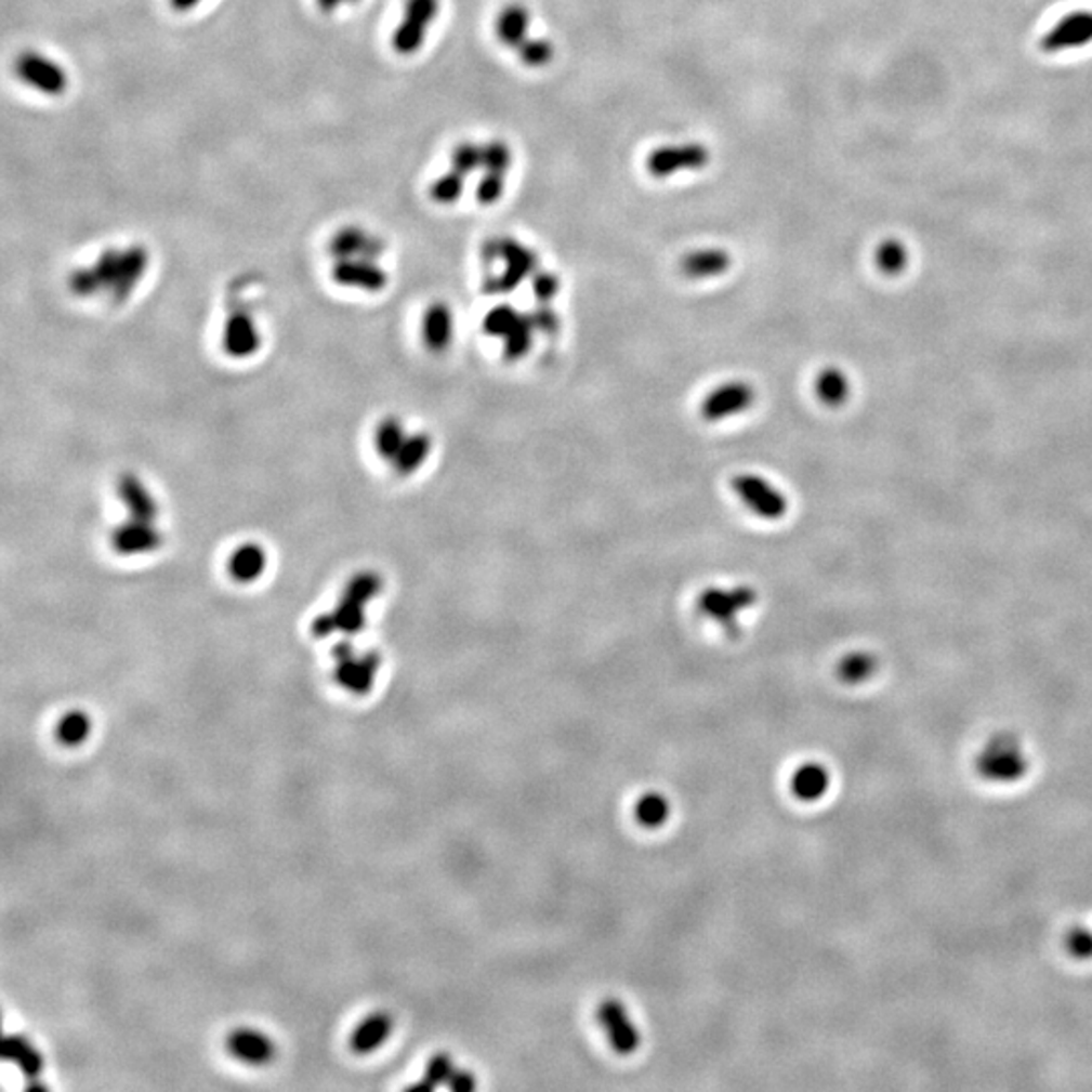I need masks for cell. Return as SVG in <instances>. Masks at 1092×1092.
<instances>
[{
  "instance_id": "13",
  "label": "cell",
  "mask_w": 1092,
  "mask_h": 1092,
  "mask_svg": "<svg viewBox=\"0 0 1092 1092\" xmlns=\"http://www.w3.org/2000/svg\"><path fill=\"white\" fill-rule=\"evenodd\" d=\"M385 251V241L360 227H344L330 239V253L337 260H372L377 262Z\"/></svg>"
},
{
  "instance_id": "29",
  "label": "cell",
  "mask_w": 1092,
  "mask_h": 1092,
  "mask_svg": "<svg viewBox=\"0 0 1092 1092\" xmlns=\"http://www.w3.org/2000/svg\"><path fill=\"white\" fill-rule=\"evenodd\" d=\"M407 439V431L403 427L397 417H386L379 427H377V433H374V446H377V453L386 460V462H393L397 458V453L400 451V447L405 444Z\"/></svg>"
},
{
  "instance_id": "38",
  "label": "cell",
  "mask_w": 1092,
  "mask_h": 1092,
  "mask_svg": "<svg viewBox=\"0 0 1092 1092\" xmlns=\"http://www.w3.org/2000/svg\"><path fill=\"white\" fill-rule=\"evenodd\" d=\"M463 174L456 169L449 170L442 179H437L430 188L431 199L439 205H453L462 197Z\"/></svg>"
},
{
  "instance_id": "39",
  "label": "cell",
  "mask_w": 1092,
  "mask_h": 1092,
  "mask_svg": "<svg viewBox=\"0 0 1092 1092\" xmlns=\"http://www.w3.org/2000/svg\"><path fill=\"white\" fill-rule=\"evenodd\" d=\"M510 165H512V153H510L506 142L492 140L486 146H482V169L484 172L506 174Z\"/></svg>"
},
{
  "instance_id": "8",
  "label": "cell",
  "mask_w": 1092,
  "mask_h": 1092,
  "mask_svg": "<svg viewBox=\"0 0 1092 1092\" xmlns=\"http://www.w3.org/2000/svg\"><path fill=\"white\" fill-rule=\"evenodd\" d=\"M1092 43V11H1073L1056 21L1040 39V49L1048 55L1075 51Z\"/></svg>"
},
{
  "instance_id": "48",
  "label": "cell",
  "mask_w": 1092,
  "mask_h": 1092,
  "mask_svg": "<svg viewBox=\"0 0 1092 1092\" xmlns=\"http://www.w3.org/2000/svg\"><path fill=\"white\" fill-rule=\"evenodd\" d=\"M447 1087H449L451 1091L456 1092L474 1091L477 1087L476 1077H474V1073H470V1070H460V1068H456V1073H453V1077L449 1078Z\"/></svg>"
},
{
  "instance_id": "11",
  "label": "cell",
  "mask_w": 1092,
  "mask_h": 1092,
  "mask_svg": "<svg viewBox=\"0 0 1092 1092\" xmlns=\"http://www.w3.org/2000/svg\"><path fill=\"white\" fill-rule=\"evenodd\" d=\"M165 544V535L156 528L155 523L128 521L111 530L109 547L120 556H140L158 551Z\"/></svg>"
},
{
  "instance_id": "15",
  "label": "cell",
  "mask_w": 1092,
  "mask_h": 1092,
  "mask_svg": "<svg viewBox=\"0 0 1092 1092\" xmlns=\"http://www.w3.org/2000/svg\"><path fill=\"white\" fill-rule=\"evenodd\" d=\"M148 262H150V255L148 251L142 246L128 247L126 251H122V260H120V267H118V274H116V279L111 284L108 293L111 298L114 304H122L126 302L140 284V279L146 274L148 269Z\"/></svg>"
},
{
  "instance_id": "9",
  "label": "cell",
  "mask_w": 1092,
  "mask_h": 1092,
  "mask_svg": "<svg viewBox=\"0 0 1092 1092\" xmlns=\"http://www.w3.org/2000/svg\"><path fill=\"white\" fill-rule=\"evenodd\" d=\"M597 1022L607 1034L609 1047L621 1056H630L637 1052L642 1044V1036L637 1026L631 1022L628 1008L619 1000H605L597 1008Z\"/></svg>"
},
{
  "instance_id": "49",
  "label": "cell",
  "mask_w": 1092,
  "mask_h": 1092,
  "mask_svg": "<svg viewBox=\"0 0 1092 1092\" xmlns=\"http://www.w3.org/2000/svg\"><path fill=\"white\" fill-rule=\"evenodd\" d=\"M334 631H339L334 614H323V616H318L314 619V621H312V633H314L316 637H328V635H332Z\"/></svg>"
},
{
  "instance_id": "1",
  "label": "cell",
  "mask_w": 1092,
  "mask_h": 1092,
  "mask_svg": "<svg viewBox=\"0 0 1092 1092\" xmlns=\"http://www.w3.org/2000/svg\"><path fill=\"white\" fill-rule=\"evenodd\" d=\"M973 769L985 784L1014 785L1028 775L1030 756L1014 733H998L985 740Z\"/></svg>"
},
{
  "instance_id": "16",
  "label": "cell",
  "mask_w": 1092,
  "mask_h": 1092,
  "mask_svg": "<svg viewBox=\"0 0 1092 1092\" xmlns=\"http://www.w3.org/2000/svg\"><path fill=\"white\" fill-rule=\"evenodd\" d=\"M118 496L122 500L123 506L128 510L132 521L142 523H156L158 518V504L155 496L146 488V484L136 474H122L118 479Z\"/></svg>"
},
{
  "instance_id": "18",
  "label": "cell",
  "mask_w": 1092,
  "mask_h": 1092,
  "mask_svg": "<svg viewBox=\"0 0 1092 1092\" xmlns=\"http://www.w3.org/2000/svg\"><path fill=\"white\" fill-rule=\"evenodd\" d=\"M830 771L816 761H807L791 775V793L803 803H816L830 791Z\"/></svg>"
},
{
  "instance_id": "26",
  "label": "cell",
  "mask_w": 1092,
  "mask_h": 1092,
  "mask_svg": "<svg viewBox=\"0 0 1092 1092\" xmlns=\"http://www.w3.org/2000/svg\"><path fill=\"white\" fill-rule=\"evenodd\" d=\"M878 672V658L870 652H850L836 663V676L847 686L864 684Z\"/></svg>"
},
{
  "instance_id": "3",
  "label": "cell",
  "mask_w": 1092,
  "mask_h": 1092,
  "mask_svg": "<svg viewBox=\"0 0 1092 1092\" xmlns=\"http://www.w3.org/2000/svg\"><path fill=\"white\" fill-rule=\"evenodd\" d=\"M500 260L506 263V269L500 276L486 277L484 281V292L490 295L510 293L516 290L526 277L535 276L539 272V255L530 247L523 246L512 237H500Z\"/></svg>"
},
{
  "instance_id": "7",
  "label": "cell",
  "mask_w": 1092,
  "mask_h": 1092,
  "mask_svg": "<svg viewBox=\"0 0 1092 1092\" xmlns=\"http://www.w3.org/2000/svg\"><path fill=\"white\" fill-rule=\"evenodd\" d=\"M710 160V153L702 144H670L660 146L652 155L647 156V170L656 179L672 176L682 170L705 169Z\"/></svg>"
},
{
  "instance_id": "14",
  "label": "cell",
  "mask_w": 1092,
  "mask_h": 1092,
  "mask_svg": "<svg viewBox=\"0 0 1092 1092\" xmlns=\"http://www.w3.org/2000/svg\"><path fill=\"white\" fill-rule=\"evenodd\" d=\"M221 344L232 358H249L260 351L262 334L249 314L237 312L225 323Z\"/></svg>"
},
{
  "instance_id": "25",
  "label": "cell",
  "mask_w": 1092,
  "mask_h": 1092,
  "mask_svg": "<svg viewBox=\"0 0 1092 1092\" xmlns=\"http://www.w3.org/2000/svg\"><path fill=\"white\" fill-rule=\"evenodd\" d=\"M431 446H433V442H431L430 433H425V431L407 435L397 458L391 462L395 472L399 476H411L430 458Z\"/></svg>"
},
{
  "instance_id": "44",
  "label": "cell",
  "mask_w": 1092,
  "mask_h": 1092,
  "mask_svg": "<svg viewBox=\"0 0 1092 1092\" xmlns=\"http://www.w3.org/2000/svg\"><path fill=\"white\" fill-rule=\"evenodd\" d=\"M504 183L506 174H496V172H484L479 185H477L476 197L482 205H494L504 195Z\"/></svg>"
},
{
  "instance_id": "6",
  "label": "cell",
  "mask_w": 1092,
  "mask_h": 1092,
  "mask_svg": "<svg viewBox=\"0 0 1092 1092\" xmlns=\"http://www.w3.org/2000/svg\"><path fill=\"white\" fill-rule=\"evenodd\" d=\"M16 76L37 92L47 95H62L67 90V74L60 63L49 60L41 53L25 51L18 55L15 63Z\"/></svg>"
},
{
  "instance_id": "27",
  "label": "cell",
  "mask_w": 1092,
  "mask_h": 1092,
  "mask_svg": "<svg viewBox=\"0 0 1092 1092\" xmlns=\"http://www.w3.org/2000/svg\"><path fill=\"white\" fill-rule=\"evenodd\" d=\"M816 395L817 399L828 407L844 405L850 397V381H847L846 372L836 369V367L821 370L816 379Z\"/></svg>"
},
{
  "instance_id": "23",
  "label": "cell",
  "mask_w": 1092,
  "mask_h": 1092,
  "mask_svg": "<svg viewBox=\"0 0 1092 1092\" xmlns=\"http://www.w3.org/2000/svg\"><path fill=\"white\" fill-rule=\"evenodd\" d=\"M393 1022L386 1014H372L358 1024V1028L351 1036V1048L358 1054H369L383 1047L386 1038L391 1036Z\"/></svg>"
},
{
  "instance_id": "33",
  "label": "cell",
  "mask_w": 1092,
  "mask_h": 1092,
  "mask_svg": "<svg viewBox=\"0 0 1092 1092\" xmlns=\"http://www.w3.org/2000/svg\"><path fill=\"white\" fill-rule=\"evenodd\" d=\"M456 1073V1064L451 1061V1056L446 1054V1052H439L431 1058L427 1068H425V1077L423 1080H419L413 1087H409V1091L419 1092H431L435 1091L437 1087H444L449 1082V1078L453 1077Z\"/></svg>"
},
{
  "instance_id": "47",
  "label": "cell",
  "mask_w": 1092,
  "mask_h": 1092,
  "mask_svg": "<svg viewBox=\"0 0 1092 1092\" xmlns=\"http://www.w3.org/2000/svg\"><path fill=\"white\" fill-rule=\"evenodd\" d=\"M558 290H561V281L553 272H537L532 276V292L539 298V302L549 304Z\"/></svg>"
},
{
  "instance_id": "43",
  "label": "cell",
  "mask_w": 1092,
  "mask_h": 1092,
  "mask_svg": "<svg viewBox=\"0 0 1092 1092\" xmlns=\"http://www.w3.org/2000/svg\"><path fill=\"white\" fill-rule=\"evenodd\" d=\"M451 162L453 169L462 172L463 176L474 172L482 167V146H477L474 142H463L453 150Z\"/></svg>"
},
{
  "instance_id": "22",
  "label": "cell",
  "mask_w": 1092,
  "mask_h": 1092,
  "mask_svg": "<svg viewBox=\"0 0 1092 1092\" xmlns=\"http://www.w3.org/2000/svg\"><path fill=\"white\" fill-rule=\"evenodd\" d=\"M530 15L523 4H508L496 18V35L502 45L518 49L528 39Z\"/></svg>"
},
{
  "instance_id": "5",
  "label": "cell",
  "mask_w": 1092,
  "mask_h": 1092,
  "mask_svg": "<svg viewBox=\"0 0 1092 1092\" xmlns=\"http://www.w3.org/2000/svg\"><path fill=\"white\" fill-rule=\"evenodd\" d=\"M439 13V0H407L405 16L393 35V49L400 55H413L423 43L431 21Z\"/></svg>"
},
{
  "instance_id": "12",
  "label": "cell",
  "mask_w": 1092,
  "mask_h": 1092,
  "mask_svg": "<svg viewBox=\"0 0 1092 1092\" xmlns=\"http://www.w3.org/2000/svg\"><path fill=\"white\" fill-rule=\"evenodd\" d=\"M332 279L344 288H356L365 292H383L389 284V276L383 267L372 260H337L332 267Z\"/></svg>"
},
{
  "instance_id": "50",
  "label": "cell",
  "mask_w": 1092,
  "mask_h": 1092,
  "mask_svg": "<svg viewBox=\"0 0 1092 1092\" xmlns=\"http://www.w3.org/2000/svg\"><path fill=\"white\" fill-rule=\"evenodd\" d=\"M316 2H318L320 11H324V13H334V11H337L339 6H342V4H346V2H354V0H316Z\"/></svg>"
},
{
  "instance_id": "34",
  "label": "cell",
  "mask_w": 1092,
  "mask_h": 1092,
  "mask_svg": "<svg viewBox=\"0 0 1092 1092\" xmlns=\"http://www.w3.org/2000/svg\"><path fill=\"white\" fill-rule=\"evenodd\" d=\"M908 263L907 247L898 239H886L877 249L878 269L886 276H898L905 272Z\"/></svg>"
},
{
  "instance_id": "30",
  "label": "cell",
  "mask_w": 1092,
  "mask_h": 1092,
  "mask_svg": "<svg viewBox=\"0 0 1092 1092\" xmlns=\"http://www.w3.org/2000/svg\"><path fill=\"white\" fill-rule=\"evenodd\" d=\"M535 326H532V320L528 314H523V318L518 320V324L508 332L504 337V351H502V356L506 363H516V360H523L526 354L530 353L532 348V340H535Z\"/></svg>"
},
{
  "instance_id": "37",
  "label": "cell",
  "mask_w": 1092,
  "mask_h": 1092,
  "mask_svg": "<svg viewBox=\"0 0 1092 1092\" xmlns=\"http://www.w3.org/2000/svg\"><path fill=\"white\" fill-rule=\"evenodd\" d=\"M1062 949L1075 961H1091L1092 929L1089 926H1070L1062 937Z\"/></svg>"
},
{
  "instance_id": "24",
  "label": "cell",
  "mask_w": 1092,
  "mask_h": 1092,
  "mask_svg": "<svg viewBox=\"0 0 1092 1092\" xmlns=\"http://www.w3.org/2000/svg\"><path fill=\"white\" fill-rule=\"evenodd\" d=\"M2 1058L6 1062H15L21 1068V1073L29 1080H37L43 1070V1056L39 1050L32 1047L31 1042L23 1036H6L2 1044Z\"/></svg>"
},
{
  "instance_id": "20",
  "label": "cell",
  "mask_w": 1092,
  "mask_h": 1092,
  "mask_svg": "<svg viewBox=\"0 0 1092 1092\" xmlns=\"http://www.w3.org/2000/svg\"><path fill=\"white\" fill-rule=\"evenodd\" d=\"M227 1047L235 1058H239L246 1064H253V1066L267 1064L274 1056V1044L262 1031L246 1030V1028L235 1030L227 1040Z\"/></svg>"
},
{
  "instance_id": "35",
  "label": "cell",
  "mask_w": 1092,
  "mask_h": 1092,
  "mask_svg": "<svg viewBox=\"0 0 1092 1092\" xmlns=\"http://www.w3.org/2000/svg\"><path fill=\"white\" fill-rule=\"evenodd\" d=\"M523 318L521 312L508 306V304H500L496 308L490 310L486 316H484V323H482V330L484 334L492 337V339H504L508 332L518 324V320Z\"/></svg>"
},
{
  "instance_id": "21",
  "label": "cell",
  "mask_w": 1092,
  "mask_h": 1092,
  "mask_svg": "<svg viewBox=\"0 0 1092 1092\" xmlns=\"http://www.w3.org/2000/svg\"><path fill=\"white\" fill-rule=\"evenodd\" d=\"M731 255L724 249H698L680 262L682 274L690 279L723 276L731 269Z\"/></svg>"
},
{
  "instance_id": "41",
  "label": "cell",
  "mask_w": 1092,
  "mask_h": 1092,
  "mask_svg": "<svg viewBox=\"0 0 1092 1092\" xmlns=\"http://www.w3.org/2000/svg\"><path fill=\"white\" fill-rule=\"evenodd\" d=\"M379 666H381V656L377 652H367L363 656H358V672H356V686H354V693L358 696L363 694H369L372 684H374V676L379 672Z\"/></svg>"
},
{
  "instance_id": "10",
  "label": "cell",
  "mask_w": 1092,
  "mask_h": 1092,
  "mask_svg": "<svg viewBox=\"0 0 1092 1092\" xmlns=\"http://www.w3.org/2000/svg\"><path fill=\"white\" fill-rule=\"evenodd\" d=\"M754 399L756 395L753 386L745 381H731L708 393L700 405V416L708 423H716L728 417L739 416L742 411H749L753 407Z\"/></svg>"
},
{
  "instance_id": "36",
  "label": "cell",
  "mask_w": 1092,
  "mask_h": 1092,
  "mask_svg": "<svg viewBox=\"0 0 1092 1092\" xmlns=\"http://www.w3.org/2000/svg\"><path fill=\"white\" fill-rule=\"evenodd\" d=\"M334 614V619H337V626H339V631L346 633V635H356L360 631L365 630V623H367V616H365V605L356 603L353 600H346L342 597L337 609L332 611Z\"/></svg>"
},
{
  "instance_id": "42",
  "label": "cell",
  "mask_w": 1092,
  "mask_h": 1092,
  "mask_svg": "<svg viewBox=\"0 0 1092 1092\" xmlns=\"http://www.w3.org/2000/svg\"><path fill=\"white\" fill-rule=\"evenodd\" d=\"M69 290L79 298H90L93 293L104 292V286L95 267H79L69 276Z\"/></svg>"
},
{
  "instance_id": "46",
  "label": "cell",
  "mask_w": 1092,
  "mask_h": 1092,
  "mask_svg": "<svg viewBox=\"0 0 1092 1092\" xmlns=\"http://www.w3.org/2000/svg\"><path fill=\"white\" fill-rule=\"evenodd\" d=\"M530 320H532V326L537 332H542V334H556L558 328H561V318L558 314L554 312L547 302H540V306L537 310H532L530 314Z\"/></svg>"
},
{
  "instance_id": "2",
  "label": "cell",
  "mask_w": 1092,
  "mask_h": 1092,
  "mask_svg": "<svg viewBox=\"0 0 1092 1092\" xmlns=\"http://www.w3.org/2000/svg\"><path fill=\"white\" fill-rule=\"evenodd\" d=\"M759 600L753 587L737 586L733 589H721V587H708L700 597H698V611L702 616L716 621L726 633L737 635L739 633L740 611L751 609Z\"/></svg>"
},
{
  "instance_id": "51",
  "label": "cell",
  "mask_w": 1092,
  "mask_h": 1092,
  "mask_svg": "<svg viewBox=\"0 0 1092 1092\" xmlns=\"http://www.w3.org/2000/svg\"><path fill=\"white\" fill-rule=\"evenodd\" d=\"M199 2L200 0H170L172 9H174V11H179V13H188V11H193Z\"/></svg>"
},
{
  "instance_id": "31",
  "label": "cell",
  "mask_w": 1092,
  "mask_h": 1092,
  "mask_svg": "<svg viewBox=\"0 0 1092 1092\" xmlns=\"http://www.w3.org/2000/svg\"><path fill=\"white\" fill-rule=\"evenodd\" d=\"M383 586L385 583H383V577L379 573H374V570H360V573H356V575H353L348 579V583L344 586V595L342 597L356 601L360 605H367L374 597L381 595Z\"/></svg>"
},
{
  "instance_id": "52",
  "label": "cell",
  "mask_w": 1092,
  "mask_h": 1092,
  "mask_svg": "<svg viewBox=\"0 0 1092 1092\" xmlns=\"http://www.w3.org/2000/svg\"><path fill=\"white\" fill-rule=\"evenodd\" d=\"M27 1091H41V1092H45L47 1091V1087H45V1084H39V1082H35V1080H32L31 1084H29V1087H27Z\"/></svg>"
},
{
  "instance_id": "28",
  "label": "cell",
  "mask_w": 1092,
  "mask_h": 1092,
  "mask_svg": "<svg viewBox=\"0 0 1092 1092\" xmlns=\"http://www.w3.org/2000/svg\"><path fill=\"white\" fill-rule=\"evenodd\" d=\"M633 814L640 826H644L647 830H658L670 817V801L658 791H649L637 800Z\"/></svg>"
},
{
  "instance_id": "4",
  "label": "cell",
  "mask_w": 1092,
  "mask_h": 1092,
  "mask_svg": "<svg viewBox=\"0 0 1092 1092\" xmlns=\"http://www.w3.org/2000/svg\"><path fill=\"white\" fill-rule=\"evenodd\" d=\"M733 490L740 502L763 521H781L787 514L789 502L784 492L763 476L739 474L733 477Z\"/></svg>"
},
{
  "instance_id": "40",
  "label": "cell",
  "mask_w": 1092,
  "mask_h": 1092,
  "mask_svg": "<svg viewBox=\"0 0 1092 1092\" xmlns=\"http://www.w3.org/2000/svg\"><path fill=\"white\" fill-rule=\"evenodd\" d=\"M516 51L521 55V62L530 67H542L551 62L554 55L553 43L547 39H526Z\"/></svg>"
},
{
  "instance_id": "45",
  "label": "cell",
  "mask_w": 1092,
  "mask_h": 1092,
  "mask_svg": "<svg viewBox=\"0 0 1092 1092\" xmlns=\"http://www.w3.org/2000/svg\"><path fill=\"white\" fill-rule=\"evenodd\" d=\"M120 260H122V251L118 249H106L100 260L93 263L97 276H100V281L104 286V292H108L116 279V274H118V267H120Z\"/></svg>"
},
{
  "instance_id": "19",
  "label": "cell",
  "mask_w": 1092,
  "mask_h": 1092,
  "mask_svg": "<svg viewBox=\"0 0 1092 1092\" xmlns=\"http://www.w3.org/2000/svg\"><path fill=\"white\" fill-rule=\"evenodd\" d=\"M227 569L235 583L241 586L255 583L258 579H262L263 573L267 569V553L262 544L246 542L233 551Z\"/></svg>"
},
{
  "instance_id": "17",
  "label": "cell",
  "mask_w": 1092,
  "mask_h": 1092,
  "mask_svg": "<svg viewBox=\"0 0 1092 1092\" xmlns=\"http://www.w3.org/2000/svg\"><path fill=\"white\" fill-rule=\"evenodd\" d=\"M453 340V314L446 302H433L423 316V342L433 354L446 353Z\"/></svg>"
},
{
  "instance_id": "32",
  "label": "cell",
  "mask_w": 1092,
  "mask_h": 1092,
  "mask_svg": "<svg viewBox=\"0 0 1092 1092\" xmlns=\"http://www.w3.org/2000/svg\"><path fill=\"white\" fill-rule=\"evenodd\" d=\"M90 731H92L90 716L85 712H81V710H71L57 724L55 735H57V740L62 745H65V747H78V745L88 740Z\"/></svg>"
}]
</instances>
